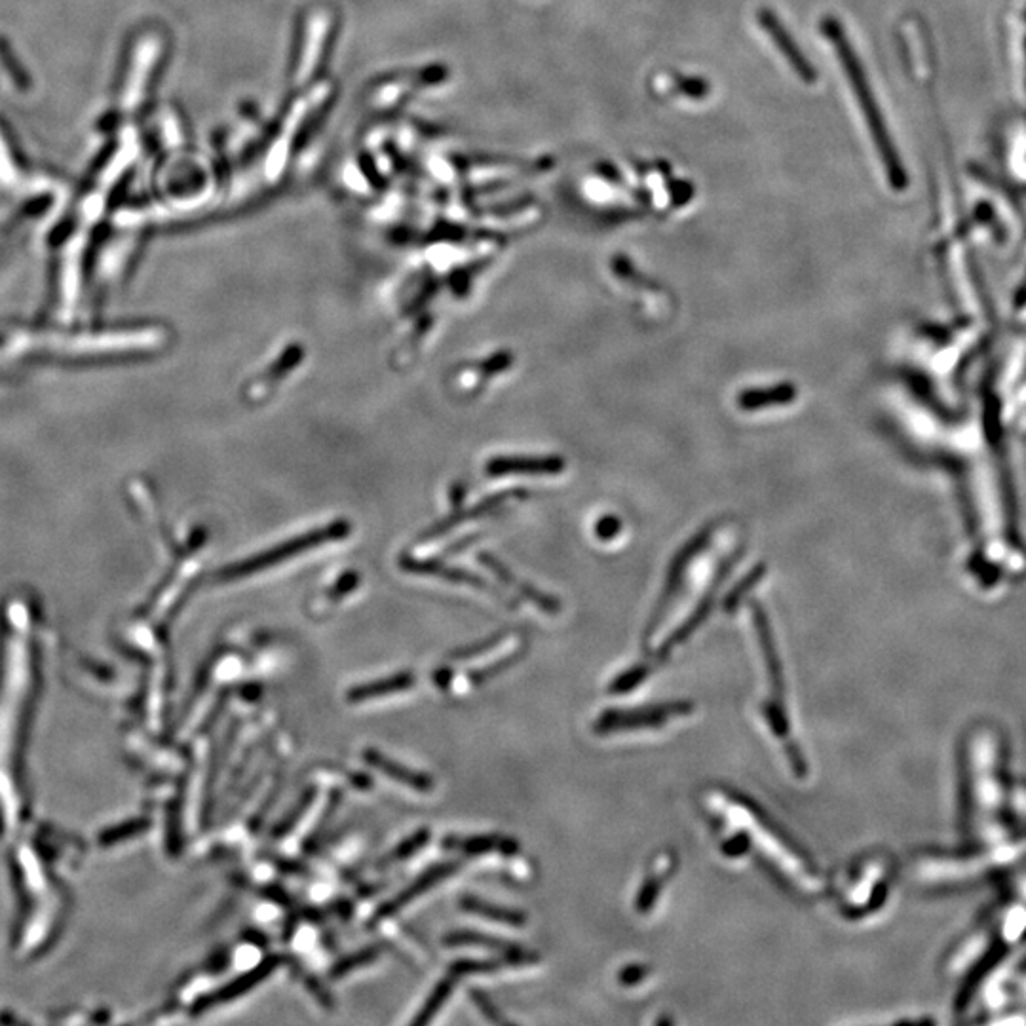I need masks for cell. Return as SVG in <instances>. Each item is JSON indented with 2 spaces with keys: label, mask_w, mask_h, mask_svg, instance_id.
I'll use <instances>...</instances> for the list:
<instances>
[{
  "label": "cell",
  "mask_w": 1026,
  "mask_h": 1026,
  "mask_svg": "<svg viewBox=\"0 0 1026 1026\" xmlns=\"http://www.w3.org/2000/svg\"><path fill=\"white\" fill-rule=\"evenodd\" d=\"M692 713V705L686 702L665 703L654 709L639 711H607L603 713L593 730L597 734H620V732H637V730H656L662 728L673 719H683Z\"/></svg>",
  "instance_id": "cell-4"
},
{
  "label": "cell",
  "mask_w": 1026,
  "mask_h": 1026,
  "mask_svg": "<svg viewBox=\"0 0 1026 1026\" xmlns=\"http://www.w3.org/2000/svg\"><path fill=\"white\" fill-rule=\"evenodd\" d=\"M675 86L683 92L684 95H690V97H705L709 94V84L702 80V78H690V76H677L675 80Z\"/></svg>",
  "instance_id": "cell-26"
},
{
  "label": "cell",
  "mask_w": 1026,
  "mask_h": 1026,
  "mask_svg": "<svg viewBox=\"0 0 1026 1026\" xmlns=\"http://www.w3.org/2000/svg\"><path fill=\"white\" fill-rule=\"evenodd\" d=\"M460 909L470 912V914H475V916L487 918V920L496 922V924L510 926V928H523L527 924V916L523 912L508 909V907H502V905H496V903L485 901V899L475 897V895H464L460 899Z\"/></svg>",
  "instance_id": "cell-12"
},
{
  "label": "cell",
  "mask_w": 1026,
  "mask_h": 1026,
  "mask_svg": "<svg viewBox=\"0 0 1026 1026\" xmlns=\"http://www.w3.org/2000/svg\"><path fill=\"white\" fill-rule=\"evenodd\" d=\"M821 31L825 38L829 40V44L833 46L836 57L842 65V71L848 78V84L852 88V92L855 94L857 99V105L863 113V118L869 126V133L873 137L874 147L876 152L880 156V162L886 170L888 175V181L895 190H905L909 185V175L907 170L903 166V160H901V154L895 149V143H893L892 135L888 130V124L884 120V113L880 111V105L876 101V95L873 92V86H871V80L863 69V63L855 52L854 44L850 42V38L846 35L842 23L833 16H827V18L821 19Z\"/></svg>",
  "instance_id": "cell-2"
},
{
  "label": "cell",
  "mask_w": 1026,
  "mask_h": 1026,
  "mask_svg": "<svg viewBox=\"0 0 1026 1026\" xmlns=\"http://www.w3.org/2000/svg\"><path fill=\"white\" fill-rule=\"evenodd\" d=\"M280 793H282V776H278L276 783H274V785L270 787V791L266 793L265 800L259 804V808L255 810V814H253V817L249 819V829H251V833H257V831L263 827L266 817H268V814L272 812V808L276 806V802H278V798H280Z\"/></svg>",
  "instance_id": "cell-23"
},
{
  "label": "cell",
  "mask_w": 1026,
  "mask_h": 1026,
  "mask_svg": "<svg viewBox=\"0 0 1026 1026\" xmlns=\"http://www.w3.org/2000/svg\"><path fill=\"white\" fill-rule=\"evenodd\" d=\"M284 956L280 954H270L266 956L263 962H259L253 969H249L246 973L238 975L236 979H232L227 985L209 992L206 996H202L194 1007H192V1013L198 1015V1013H206L211 1007L223 1006V1004H230L234 1000H238L240 996L247 994L249 990H253L255 987H259L265 979H268L276 969L280 968L284 964Z\"/></svg>",
  "instance_id": "cell-7"
},
{
  "label": "cell",
  "mask_w": 1026,
  "mask_h": 1026,
  "mask_svg": "<svg viewBox=\"0 0 1026 1026\" xmlns=\"http://www.w3.org/2000/svg\"><path fill=\"white\" fill-rule=\"evenodd\" d=\"M470 998H472V1002L477 1006V1009L483 1013V1017H487L493 1023H506V1017L500 1013L498 1007L494 1006L493 1000L489 998V994H485L479 988H472L470 990Z\"/></svg>",
  "instance_id": "cell-25"
},
{
  "label": "cell",
  "mask_w": 1026,
  "mask_h": 1026,
  "mask_svg": "<svg viewBox=\"0 0 1026 1026\" xmlns=\"http://www.w3.org/2000/svg\"><path fill=\"white\" fill-rule=\"evenodd\" d=\"M291 971H293V975H295L297 979H301V981H303L304 987L308 988V992H310V994H312V996H314V998H316L323 1007H327V1009H333V1007H335V1002H333V998H331L329 990L323 987L322 983H320L312 973H308V971L304 969L303 964H299L297 960H291Z\"/></svg>",
  "instance_id": "cell-21"
},
{
  "label": "cell",
  "mask_w": 1026,
  "mask_h": 1026,
  "mask_svg": "<svg viewBox=\"0 0 1026 1026\" xmlns=\"http://www.w3.org/2000/svg\"><path fill=\"white\" fill-rule=\"evenodd\" d=\"M276 865H278V869H280V871H284V873H289V871L295 874L308 873L304 865H301V863H295V861H289V859L280 861V857H276Z\"/></svg>",
  "instance_id": "cell-28"
},
{
  "label": "cell",
  "mask_w": 1026,
  "mask_h": 1026,
  "mask_svg": "<svg viewBox=\"0 0 1026 1026\" xmlns=\"http://www.w3.org/2000/svg\"><path fill=\"white\" fill-rule=\"evenodd\" d=\"M379 956V947H365V949L358 950V952H352V954L344 956L339 962L333 964V968L329 969V977L333 981L335 979H342V977L354 973L356 969L365 968V966L373 964Z\"/></svg>",
  "instance_id": "cell-19"
},
{
  "label": "cell",
  "mask_w": 1026,
  "mask_h": 1026,
  "mask_svg": "<svg viewBox=\"0 0 1026 1026\" xmlns=\"http://www.w3.org/2000/svg\"><path fill=\"white\" fill-rule=\"evenodd\" d=\"M451 681H453V671L449 667H441V669H437L436 673H434V683L441 690L449 688Z\"/></svg>",
  "instance_id": "cell-27"
},
{
  "label": "cell",
  "mask_w": 1026,
  "mask_h": 1026,
  "mask_svg": "<svg viewBox=\"0 0 1026 1026\" xmlns=\"http://www.w3.org/2000/svg\"><path fill=\"white\" fill-rule=\"evenodd\" d=\"M348 527H344L341 523H333L331 527H325V529H316V531L306 532L301 534L285 544H280L276 548H270V550L259 553L257 557H249L246 561H240L232 567L223 570L221 576L232 580V578H242V576H249V574H255V572H261V570L268 569L272 565H278L285 559H291L295 557L293 553H299V551L312 550L316 546H322L325 542H333V538H342L346 536Z\"/></svg>",
  "instance_id": "cell-3"
},
{
  "label": "cell",
  "mask_w": 1026,
  "mask_h": 1026,
  "mask_svg": "<svg viewBox=\"0 0 1026 1026\" xmlns=\"http://www.w3.org/2000/svg\"><path fill=\"white\" fill-rule=\"evenodd\" d=\"M263 895L268 899H276V901H282V903H291V897L287 893L282 892V888H265Z\"/></svg>",
  "instance_id": "cell-30"
},
{
  "label": "cell",
  "mask_w": 1026,
  "mask_h": 1026,
  "mask_svg": "<svg viewBox=\"0 0 1026 1026\" xmlns=\"http://www.w3.org/2000/svg\"><path fill=\"white\" fill-rule=\"evenodd\" d=\"M506 637H508L506 633H498V635H493V637H489V639H483V641H479V643H475V645L455 650V652L451 654V660H455V662H466V660H472V658H477V656H483V654H487V652L494 650L496 646H500V643H504V641H506Z\"/></svg>",
  "instance_id": "cell-24"
},
{
  "label": "cell",
  "mask_w": 1026,
  "mask_h": 1026,
  "mask_svg": "<svg viewBox=\"0 0 1026 1026\" xmlns=\"http://www.w3.org/2000/svg\"><path fill=\"white\" fill-rule=\"evenodd\" d=\"M458 871H460V863L458 861H447V863L432 865L424 873L418 874L417 878L409 886H405L398 895H394L392 899L382 903L379 909L373 912V916L369 920V928H375L380 922H384V920L399 914L403 909H407L415 899L422 897L424 893L430 892L434 886L445 882L447 878H451Z\"/></svg>",
  "instance_id": "cell-5"
},
{
  "label": "cell",
  "mask_w": 1026,
  "mask_h": 1026,
  "mask_svg": "<svg viewBox=\"0 0 1026 1026\" xmlns=\"http://www.w3.org/2000/svg\"><path fill=\"white\" fill-rule=\"evenodd\" d=\"M329 27H331V19L325 12L316 14L310 21V31H308L310 40H308V48H306V54H303V61H301L299 82H303L314 73V67H316L318 59L322 57L323 42L329 33Z\"/></svg>",
  "instance_id": "cell-14"
},
{
  "label": "cell",
  "mask_w": 1026,
  "mask_h": 1026,
  "mask_svg": "<svg viewBox=\"0 0 1026 1026\" xmlns=\"http://www.w3.org/2000/svg\"><path fill=\"white\" fill-rule=\"evenodd\" d=\"M703 804L724 831H732V836L724 840L726 850L734 844H740V854L745 848H755L797 888V892L804 895L823 892V876L814 861L749 798L713 787L705 793Z\"/></svg>",
  "instance_id": "cell-1"
},
{
  "label": "cell",
  "mask_w": 1026,
  "mask_h": 1026,
  "mask_svg": "<svg viewBox=\"0 0 1026 1026\" xmlns=\"http://www.w3.org/2000/svg\"><path fill=\"white\" fill-rule=\"evenodd\" d=\"M443 945H447V947H481V949L494 950V952H500V954H517V952L525 950L523 947L515 945V943L500 939V937L472 930H458L447 933L443 937Z\"/></svg>",
  "instance_id": "cell-13"
},
{
  "label": "cell",
  "mask_w": 1026,
  "mask_h": 1026,
  "mask_svg": "<svg viewBox=\"0 0 1026 1026\" xmlns=\"http://www.w3.org/2000/svg\"><path fill=\"white\" fill-rule=\"evenodd\" d=\"M521 650H513L508 656H504L502 660H496L493 664L487 665V667H481V669H475L470 673V683L483 684L487 681H491L494 677H498L500 673H504L506 669H510L519 658H521Z\"/></svg>",
  "instance_id": "cell-22"
},
{
  "label": "cell",
  "mask_w": 1026,
  "mask_h": 1026,
  "mask_svg": "<svg viewBox=\"0 0 1026 1026\" xmlns=\"http://www.w3.org/2000/svg\"><path fill=\"white\" fill-rule=\"evenodd\" d=\"M441 846L445 850H453L464 855H483L498 852L502 855H515L519 852V842L510 836L489 833V835L458 836L449 835L443 838Z\"/></svg>",
  "instance_id": "cell-9"
},
{
  "label": "cell",
  "mask_w": 1026,
  "mask_h": 1026,
  "mask_svg": "<svg viewBox=\"0 0 1026 1026\" xmlns=\"http://www.w3.org/2000/svg\"><path fill=\"white\" fill-rule=\"evenodd\" d=\"M430 838H432V831H430V829H418L417 833H413V835L403 838L396 848H392L388 854L384 855L382 859H379V861H377V867H379V869H388V867H392V865H396V863H401V861H405V859L413 857V855L418 854L422 848H426V846H428Z\"/></svg>",
  "instance_id": "cell-18"
},
{
  "label": "cell",
  "mask_w": 1026,
  "mask_h": 1026,
  "mask_svg": "<svg viewBox=\"0 0 1026 1026\" xmlns=\"http://www.w3.org/2000/svg\"><path fill=\"white\" fill-rule=\"evenodd\" d=\"M361 759L365 760L371 768L382 772L386 778L394 779L417 793H430L434 789V779L430 778L428 774H422V772H417V770L401 764L398 760L390 759L379 749H363Z\"/></svg>",
  "instance_id": "cell-8"
},
{
  "label": "cell",
  "mask_w": 1026,
  "mask_h": 1026,
  "mask_svg": "<svg viewBox=\"0 0 1026 1026\" xmlns=\"http://www.w3.org/2000/svg\"><path fill=\"white\" fill-rule=\"evenodd\" d=\"M316 795H318L316 787L304 789L301 797L297 798L295 804L287 810V814L274 825V829L270 831V838L272 840H280V838L289 835L301 823V819L308 814V810L312 808V804L316 800Z\"/></svg>",
  "instance_id": "cell-16"
},
{
  "label": "cell",
  "mask_w": 1026,
  "mask_h": 1026,
  "mask_svg": "<svg viewBox=\"0 0 1026 1026\" xmlns=\"http://www.w3.org/2000/svg\"><path fill=\"white\" fill-rule=\"evenodd\" d=\"M677 863V857L673 852H662L654 859L652 871L646 876L645 884L641 886V893L637 895L635 909L639 912H648L652 909V903H656L658 895L662 892V884L667 880V874L673 873Z\"/></svg>",
  "instance_id": "cell-11"
},
{
  "label": "cell",
  "mask_w": 1026,
  "mask_h": 1026,
  "mask_svg": "<svg viewBox=\"0 0 1026 1026\" xmlns=\"http://www.w3.org/2000/svg\"><path fill=\"white\" fill-rule=\"evenodd\" d=\"M341 802V789H333V791H331V795H329V800H327V804H325V808H323L322 817H320V819H318V823L314 825V831H312V833L308 835V838H306V844H304L303 848H306V850H314V846H316V844L320 842V836L323 835V831H325V829H327V827L331 825V821H333V816H335V812L339 810Z\"/></svg>",
  "instance_id": "cell-20"
},
{
  "label": "cell",
  "mask_w": 1026,
  "mask_h": 1026,
  "mask_svg": "<svg viewBox=\"0 0 1026 1026\" xmlns=\"http://www.w3.org/2000/svg\"><path fill=\"white\" fill-rule=\"evenodd\" d=\"M757 19H759V25L764 29V33L770 37V40L774 42V46L778 48L781 57L789 63L793 73L802 82L814 84L817 80V69L814 67V63L800 50L797 40L789 33V29L779 19L778 14L774 10H770L768 6H764V8H760L759 12H757Z\"/></svg>",
  "instance_id": "cell-6"
},
{
  "label": "cell",
  "mask_w": 1026,
  "mask_h": 1026,
  "mask_svg": "<svg viewBox=\"0 0 1026 1026\" xmlns=\"http://www.w3.org/2000/svg\"><path fill=\"white\" fill-rule=\"evenodd\" d=\"M242 698H246L249 702H255L261 698V686L257 683H249L242 688Z\"/></svg>",
  "instance_id": "cell-29"
},
{
  "label": "cell",
  "mask_w": 1026,
  "mask_h": 1026,
  "mask_svg": "<svg viewBox=\"0 0 1026 1026\" xmlns=\"http://www.w3.org/2000/svg\"><path fill=\"white\" fill-rule=\"evenodd\" d=\"M559 462L550 458H496L489 464V474L502 475L513 474V472H532V474H546L559 470Z\"/></svg>",
  "instance_id": "cell-15"
},
{
  "label": "cell",
  "mask_w": 1026,
  "mask_h": 1026,
  "mask_svg": "<svg viewBox=\"0 0 1026 1026\" xmlns=\"http://www.w3.org/2000/svg\"><path fill=\"white\" fill-rule=\"evenodd\" d=\"M455 983L456 977H453V975H447L445 979H441L436 987H434V990L430 992V996L424 1002V1006L420 1007V1011H418L417 1017L411 1021V1025H428L436 1017L437 1013L445 1007V1004L449 1002V998L453 994V988H455Z\"/></svg>",
  "instance_id": "cell-17"
},
{
  "label": "cell",
  "mask_w": 1026,
  "mask_h": 1026,
  "mask_svg": "<svg viewBox=\"0 0 1026 1026\" xmlns=\"http://www.w3.org/2000/svg\"><path fill=\"white\" fill-rule=\"evenodd\" d=\"M415 684H417V675L413 671H401V673L390 675L386 679L352 686L346 692V702L361 703L369 702V700H379V698H386V696H392V694L405 692V690L413 688Z\"/></svg>",
  "instance_id": "cell-10"
}]
</instances>
